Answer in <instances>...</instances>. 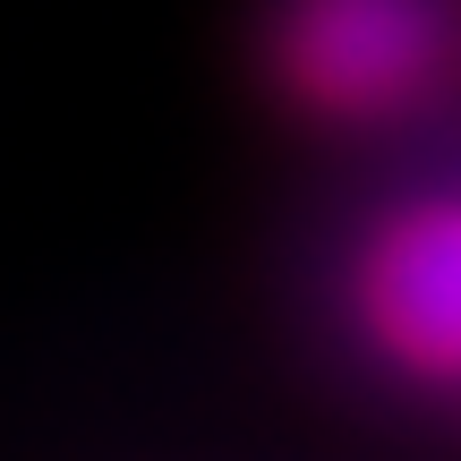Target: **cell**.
I'll return each mask as SVG.
<instances>
[{"label": "cell", "mask_w": 461, "mask_h": 461, "mask_svg": "<svg viewBox=\"0 0 461 461\" xmlns=\"http://www.w3.org/2000/svg\"><path fill=\"white\" fill-rule=\"evenodd\" d=\"M274 68L325 120L428 112L461 68V0H282Z\"/></svg>", "instance_id": "cell-1"}, {"label": "cell", "mask_w": 461, "mask_h": 461, "mask_svg": "<svg viewBox=\"0 0 461 461\" xmlns=\"http://www.w3.org/2000/svg\"><path fill=\"white\" fill-rule=\"evenodd\" d=\"M359 325L393 367L461 384V197H419L367 240Z\"/></svg>", "instance_id": "cell-2"}]
</instances>
